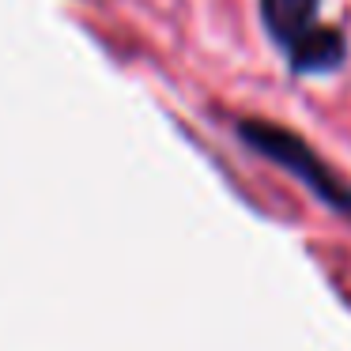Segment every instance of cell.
<instances>
[{
    "instance_id": "obj_1",
    "label": "cell",
    "mask_w": 351,
    "mask_h": 351,
    "mask_svg": "<svg viewBox=\"0 0 351 351\" xmlns=\"http://www.w3.org/2000/svg\"><path fill=\"white\" fill-rule=\"evenodd\" d=\"M257 19L295 80L336 76L351 57L348 34L321 19V0H257Z\"/></svg>"
},
{
    "instance_id": "obj_2",
    "label": "cell",
    "mask_w": 351,
    "mask_h": 351,
    "mask_svg": "<svg viewBox=\"0 0 351 351\" xmlns=\"http://www.w3.org/2000/svg\"><path fill=\"white\" fill-rule=\"evenodd\" d=\"M234 132L253 155H261L265 162L280 167L283 174H291L302 189H310L325 208H332V212H340L351 219V182H343L340 170L328 167V162L306 144V136H298L287 125L268 121V117H238Z\"/></svg>"
}]
</instances>
